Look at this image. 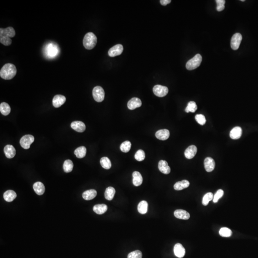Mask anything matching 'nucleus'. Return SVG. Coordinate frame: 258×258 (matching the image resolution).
<instances>
[{"label":"nucleus","mask_w":258,"mask_h":258,"mask_svg":"<svg viewBox=\"0 0 258 258\" xmlns=\"http://www.w3.org/2000/svg\"><path fill=\"white\" fill-rule=\"evenodd\" d=\"M154 195L169 206L191 205L206 191L210 173L198 153L176 148L163 154L153 166Z\"/></svg>","instance_id":"obj_1"},{"label":"nucleus","mask_w":258,"mask_h":258,"mask_svg":"<svg viewBox=\"0 0 258 258\" xmlns=\"http://www.w3.org/2000/svg\"><path fill=\"white\" fill-rule=\"evenodd\" d=\"M55 233L39 221H25L10 231L0 248V258H57Z\"/></svg>","instance_id":"obj_2"},{"label":"nucleus","mask_w":258,"mask_h":258,"mask_svg":"<svg viewBox=\"0 0 258 258\" xmlns=\"http://www.w3.org/2000/svg\"><path fill=\"white\" fill-rule=\"evenodd\" d=\"M54 122V109L47 97L29 94L22 99L0 101V129L24 127L34 133L47 131Z\"/></svg>","instance_id":"obj_3"},{"label":"nucleus","mask_w":258,"mask_h":258,"mask_svg":"<svg viewBox=\"0 0 258 258\" xmlns=\"http://www.w3.org/2000/svg\"><path fill=\"white\" fill-rule=\"evenodd\" d=\"M0 148L19 161H29L40 153L42 143L37 133L24 127H4L0 129Z\"/></svg>","instance_id":"obj_4"}]
</instances>
